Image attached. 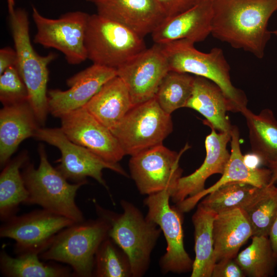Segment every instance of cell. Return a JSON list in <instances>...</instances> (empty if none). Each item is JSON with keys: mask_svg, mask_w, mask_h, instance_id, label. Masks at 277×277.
Listing matches in <instances>:
<instances>
[{"mask_svg": "<svg viewBox=\"0 0 277 277\" xmlns=\"http://www.w3.org/2000/svg\"><path fill=\"white\" fill-rule=\"evenodd\" d=\"M212 8L213 37L263 57L272 34L268 23L277 11V0H213Z\"/></svg>", "mask_w": 277, "mask_h": 277, "instance_id": "obj_1", "label": "cell"}, {"mask_svg": "<svg viewBox=\"0 0 277 277\" xmlns=\"http://www.w3.org/2000/svg\"><path fill=\"white\" fill-rule=\"evenodd\" d=\"M123 210L117 214L95 204L98 216L110 224L108 236L127 255L133 277H141L149 267L151 252L161 233V228L145 217L132 203L121 201Z\"/></svg>", "mask_w": 277, "mask_h": 277, "instance_id": "obj_2", "label": "cell"}, {"mask_svg": "<svg viewBox=\"0 0 277 277\" xmlns=\"http://www.w3.org/2000/svg\"><path fill=\"white\" fill-rule=\"evenodd\" d=\"M39 164L35 168L26 163L22 173L28 197L25 204H36L43 209L67 217L75 223L84 221L82 212L75 203L79 188L87 182L70 184L49 163L45 148H38Z\"/></svg>", "mask_w": 277, "mask_h": 277, "instance_id": "obj_3", "label": "cell"}, {"mask_svg": "<svg viewBox=\"0 0 277 277\" xmlns=\"http://www.w3.org/2000/svg\"><path fill=\"white\" fill-rule=\"evenodd\" d=\"M194 44L185 39L159 44L169 70L202 76L214 82L231 102L234 112H241L247 108V99L242 90L233 85L230 68L223 50L215 47L204 53L197 50Z\"/></svg>", "mask_w": 277, "mask_h": 277, "instance_id": "obj_4", "label": "cell"}, {"mask_svg": "<svg viewBox=\"0 0 277 277\" xmlns=\"http://www.w3.org/2000/svg\"><path fill=\"white\" fill-rule=\"evenodd\" d=\"M10 27L17 54V68L28 92V102L39 125H44L49 112L47 83L48 65L57 57L50 53L38 55L33 49L29 35L27 11L15 9L9 14Z\"/></svg>", "mask_w": 277, "mask_h": 277, "instance_id": "obj_5", "label": "cell"}, {"mask_svg": "<svg viewBox=\"0 0 277 277\" xmlns=\"http://www.w3.org/2000/svg\"><path fill=\"white\" fill-rule=\"evenodd\" d=\"M110 227L108 222L101 216L75 223L60 231L40 258L68 264L73 276H93L96 251L108 236Z\"/></svg>", "mask_w": 277, "mask_h": 277, "instance_id": "obj_6", "label": "cell"}, {"mask_svg": "<svg viewBox=\"0 0 277 277\" xmlns=\"http://www.w3.org/2000/svg\"><path fill=\"white\" fill-rule=\"evenodd\" d=\"M85 45L93 64L116 69L146 49L143 37L97 13L89 16Z\"/></svg>", "mask_w": 277, "mask_h": 277, "instance_id": "obj_7", "label": "cell"}, {"mask_svg": "<svg viewBox=\"0 0 277 277\" xmlns=\"http://www.w3.org/2000/svg\"><path fill=\"white\" fill-rule=\"evenodd\" d=\"M172 129L171 115L163 110L154 97L134 106L111 131L125 155L132 156L163 144Z\"/></svg>", "mask_w": 277, "mask_h": 277, "instance_id": "obj_8", "label": "cell"}, {"mask_svg": "<svg viewBox=\"0 0 277 277\" xmlns=\"http://www.w3.org/2000/svg\"><path fill=\"white\" fill-rule=\"evenodd\" d=\"M90 14L76 11L55 19L43 16L32 7V17L37 32L34 42L61 51L68 64L78 65L87 59L85 39Z\"/></svg>", "mask_w": 277, "mask_h": 277, "instance_id": "obj_9", "label": "cell"}, {"mask_svg": "<svg viewBox=\"0 0 277 277\" xmlns=\"http://www.w3.org/2000/svg\"><path fill=\"white\" fill-rule=\"evenodd\" d=\"M34 137L60 150L61 157L58 160L59 165L56 168L67 180L74 183L87 182V177H91L108 189L103 177L104 169H109L128 176L118 163L107 162L89 149L72 142L60 128L39 127Z\"/></svg>", "mask_w": 277, "mask_h": 277, "instance_id": "obj_10", "label": "cell"}, {"mask_svg": "<svg viewBox=\"0 0 277 277\" xmlns=\"http://www.w3.org/2000/svg\"><path fill=\"white\" fill-rule=\"evenodd\" d=\"M189 147L187 144L177 153L161 144L131 156L129 170L140 193L148 195L166 190L171 194L182 177L181 156Z\"/></svg>", "mask_w": 277, "mask_h": 277, "instance_id": "obj_11", "label": "cell"}, {"mask_svg": "<svg viewBox=\"0 0 277 277\" xmlns=\"http://www.w3.org/2000/svg\"><path fill=\"white\" fill-rule=\"evenodd\" d=\"M75 223L44 209L36 210L19 216L15 214L4 221L0 228V236L15 241L14 251L17 255L27 252L40 254L60 231Z\"/></svg>", "mask_w": 277, "mask_h": 277, "instance_id": "obj_12", "label": "cell"}, {"mask_svg": "<svg viewBox=\"0 0 277 277\" xmlns=\"http://www.w3.org/2000/svg\"><path fill=\"white\" fill-rule=\"evenodd\" d=\"M170 199L166 190L148 195L144 201L148 207L146 218L161 228L166 241V251L160 261L162 270L182 273L192 270L193 261L184 248L180 212L170 206Z\"/></svg>", "mask_w": 277, "mask_h": 277, "instance_id": "obj_13", "label": "cell"}, {"mask_svg": "<svg viewBox=\"0 0 277 277\" xmlns=\"http://www.w3.org/2000/svg\"><path fill=\"white\" fill-rule=\"evenodd\" d=\"M116 70L117 76L127 87L133 106L154 98L162 81L170 71L160 44L155 43Z\"/></svg>", "mask_w": 277, "mask_h": 277, "instance_id": "obj_14", "label": "cell"}, {"mask_svg": "<svg viewBox=\"0 0 277 277\" xmlns=\"http://www.w3.org/2000/svg\"><path fill=\"white\" fill-rule=\"evenodd\" d=\"M60 118V128L70 141L105 161L118 163L125 155L112 132L84 107L70 111Z\"/></svg>", "mask_w": 277, "mask_h": 277, "instance_id": "obj_15", "label": "cell"}, {"mask_svg": "<svg viewBox=\"0 0 277 277\" xmlns=\"http://www.w3.org/2000/svg\"><path fill=\"white\" fill-rule=\"evenodd\" d=\"M117 75L116 69L93 64L67 80V90L48 91V110L60 118L84 107L108 81Z\"/></svg>", "mask_w": 277, "mask_h": 277, "instance_id": "obj_16", "label": "cell"}, {"mask_svg": "<svg viewBox=\"0 0 277 277\" xmlns=\"http://www.w3.org/2000/svg\"><path fill=\"white\" fill-rule=\"evenodd\" d=\"M205 139L206 155L201 166L192 173L181 177L171 193L170 199L176 204L193 197L205 189L206 180L214 174H222L230 154L227 148L231 141V132H219L212 127Z\"/></svg>", "mask_w": 277, "mask_h": 277, "instance_id": "obj_17", "label": "cell"}, {"mask_svg": "<svg viewBox=\"0 0 277 277\" xmlns=\"http://www.w3.org/2000/svg\"><path fill=\"white\" fill-rule=\"evenodd\" d=\"M94 4L97 14L143 37L152 34L167 18L155 0H104Z\"/></svg>", "mask_w": 277, "mask_h": 277, "instance_id": "obj_18", "label": "cell"}, {"mask_svg": "<svg viewBox=\"0 0 277 277\" xmlns=\"http://www.w3.org/2000/svg\"><path fill=\"white\" fill-rule=\"evenodd\" d=\"M213 0H201L188 10L166 19L152 33L155 44L185 39L194 43L211 34Z\"/></svg>", "mask_w": 277, "mask_h": 277, "instance_id": "obj_19", "label": "cell"}, {"mask_svg": "<svg viewBox=\"0 0 277 277\" xmlns=\"http://www.w3.org/2000/svg\"><path fill=\"white\" fill-rule=\"evenodd\" d=\"M231 153L229 161L220 179L214 185L193 197H188L176 204V209L181 213L193 209L203 197L220 186L231 182H243L258 187L269 184L271 172L268 168L251 167L245 162L240 148V132L238 128L232 126L231 131Z\"/></svg>", "mask_w": 277, "mask_h": 277, "instance_id": "obj_20", "label": "cell"}, {"mask_svg": "<svg viewBox=\"0 0 277 277\" xmlns=\"http://www.w3.org/2000/svg\"><path fill=\"white\" fill-rule=\"evenodd\" d=\"M28 101L5 105L0 111V164L9 162L24 140L34 137L39 128Z\"/></svg>", "mask_w": 277, "mask_h": 277, "instance_id": "obj_21", "label": "cell"}, {"mask_svg": "<svg viewBox=\"0 0 277 277\" xmlns=\"http://www.w3.org/2000/svg\"><path fill=\"white\" fill-rule=\"evenodd\" d=\"M187 108L194 109L204 116L209 126L219 132L231 131L232 126L226 115L234 112L233 106L221 88L210 80L195 76L191 94Z\"/></svg>", "mask_w": 277, "mask_h": 277, "instance_id": "obj_22", "label": "cell"}, {"mask_svg": "<svg viewBox=\"0 0 277 277\" xmlns=\"http://www.w3.org/2000/svg\"><path fill=\"white\" fill-rule=\"evenodd\" d=\"M212 232L216 262L234 259L241 246L253 235L251 224L240 208L216 214Z\"/></svg>", "mask_w": 277, "mask_h": 277, "instance_id": "obj_23", "label": "cell"}, {"mask_svg": "<svg viewBox=\"0 0 277 277\" xmlns=\"http://www.w3.org/2000/svg\"><path fill=\"white\" fill-rule=\"evenodd\" d=\"M133 106L127 87L117 75L83 107L112 131Z\"/></svg>", "mask_w": 277, "mask_h": 277, "instance_id": "obj_24", "label": "cell"}, {"mask_svg": "<svg viewBox=\"0 0 277 277\" xmlns=\"http://www.w3.org/2000/svg\"><path fill=\"white\" fill-rule=\"evenodd\" d=\"M241 113L246 121L253 154L268 167L277 161V119L269 109L256 114L246 108Z\"/></svg>", "mask_w": 277, "mask_h": 277, "instance_id": "obj_25", "label": "cell"}, {"mask_svg": "<svg viewBox=\"0 0 277 277\" xmlns=\"http://www.w3.org/2000/svg\"><path fill=\"white\" fill-rule=\"evenodd\" d=\"M215 215L200 203L192 217L194 227L195 259L191 277H211L216 262L212 232Z\"/></svg>", "mask_w": 277, "mask_h": 277, "instance_id": "obj_26", "label": "cell"}, {"mask_svg": "<svg viewBox=\"0 0 277 277\" xmlns=\"http://www.w3.org/2000/svg\"><path fill=\"white\" fill-rule=\"evenodd\" d=\"M28 159L23 152L9 161L0 175V218L4 222L15 215L21 204L25 203L28 197L20 168Z\"/></svg>", "mask_w": 277, "mask_h": 277, "instance_id": "obj_27", "label": "cell"}, {"mask_svg": "<svg viewBox=\"0 0 277 277\" xmlns=\"http://www.w3.org/2000/svg\"><path fill=\"white\" fill-rule=\"evenodd\" d=\"M2 274L8 277H69L73 276L69 268L54 264H46L39 259V254L27 252L16 257L4 251L0 254Z\"/></svg>", "mask_w": 277, "mask_h": 277, "instance_id": "obj_28", "label": "cell"}, {"mask_svg": "<svg viewBox=\"0 0 277 277\" xmlns=\"http://www.w3.org/2000/svg\"><path fill=\"white\" fill-rule=\"evenodd\" d=\"M252 229L253 235L268 236L277 218V187H259L243 209Z\"/></svg>", "mask_w": 277, "mask_h": 277, "instance_id": "obj_29", "label": "cell"}, {"mask_svg": "<svg viewBox=\"0 0 277 277\" xmlns=\"http://www.w3.org/2000/svg\"><path fill=\"white\" fill-rule=\"evenodd\" d=\"M247 248L235 260L246 276L269 277L273 275L277 265V255L268 236L253 235Z\"/></svg>", "mask_w": 277, "mask_h": 277, "instance_id": "obj_30", "label": "cell"}, {"mask_svg": "<svg viewBox=\"0 0 277 277\" xmlns=\"http://www.w3.org/2000/svg\"><path fill=\"white\" fill-rule=\"evenodd\" d=\"M194 76L190 74L169 71L162 81L155 98L160 107L170 114L185 107L191 94Z\"/></svg>", "mask_w": 277, "mask_h": 277, "instance_id": "obj_31", "label": "cell"}, {"mask_svg": "<svg viewBox=\"0 0 277 277\" xmlns=\"http://www.w3.org/2000/svg\"><path fill=\"white\" fill-rule=\"evenodd\" d=\"M258 188L243 182L228 183L208 194L200 204L216 214L243 209Z\"/></svg>", "mask_w": 277, "mask_h": 277, "instance_id": "obj_32", "label": "cell"}, {"mask_svg": "<svg viewBox=\"0 0 277 277\" xmlns=\"http://www.w3.org/2000/svg\"><path fill=\"white\" fill-rule=\"evenodd\" d=\"M93 276H132L129 259L109 236L99 246L95 256Z\"/></svg>", "mask_w": 277, "mask_h": 277, "instance_id": "obj_33", "label": "cell"}, {"mask_svg": "<svg viewBox=\"0 0 277 277\" xmlns=\"http://www.w3.org/2000/svg\"><path fill=\"white\" fill-rule=\"evenodd\" d=\"M0 100L4 106L28 101V92L16 65L0 74Z\"/></svg>", "mask_w": 277, "mask_h": 277, "instance_id": "obj_34", "label": "cell"}, {"mask_svg": "<svg viewBox=\"0 0 277 277\" xmlns=\"http://www.w3.org/2000/svg\"><path fill=\"white\" fill-rule=\"evenodd\" d=\"M245 273L234 259L219 261L215 264L211 277H245Z\"/></svg>", "mask_w": 277, "mask_h": 277, "instance_id": "obj_35", "label": "cell"}, {"mask_svg": "<svg viewBox=\"0 0 277 277\" xmlns=\"http://www.w3.org/2000/svg\"><path fill=\"white\" fill-rule=\"evenodd\" d=\"M165 12L171 18L192 8L201 0H155Z\"/></svg>", "mask_w": 277, "mask_h": 277, "instance_id": "obj_36", "label": "cell"}, {"mask_svg": "<svg viewBox=\"0 0 277 277\" xmlns=\"http://www.w3.org/2000/svg\"><path fill=\"white\" fill-rule=\"evenodd\" d=\"M17 65V54L15 49L5 47L0 50V74L8 68Z\"/></svg>", "mask_w": 277, "mask_h": 277, "instance_id": "obj_37", "label": "cell"}, {"mask_svg": "<svg viewBox=\"0 0 277 277\" xmlns=\"http://www.w3.org/2000/svg\"><path fill=\"white\" fill-rule=\"evenodd\" d=\"M268 238L273 251L277 255V218L272 225Z\"/></svg>", "mask_w": 277, "mask_h": 277, "instance_id": "obj_38", "label": "cell"}, {"mask_svg": "<svg viewBox=\"0 0 277 277\" xmlns=\"http://www.w3.org/2000/svg\"><path fill=\"white\" fill-rule=\"evenodd\" d=\"M268 168L271 170V176L269 184H275L277 182V161L270 164Z\"/></svg>", "mask_w": 277, "mask_h": 277, "instance_id": "obj_39", "label": "cell"}, {"mask_svg": "<svg viewBox=\"0 0 277 277\" xmlns=\"http://www.w3.org/2000/svg\"><path fill=\"white\" fill-rule=\"evenodd\" d=\"M7 5H8V9L9 13L11 14L12 13L14 10V6H15V1L14 0H7Z\"/></svg>", "mask_w": 277, "mask_h": 277, "instance_id": "obj_40", "label": "cell"}, {"mask_svg": "<svg viewBox=\"0 0 277 277\" xmlns=\"http://www.w3.org/2000/svg\"><path fill=\"white\" fill-rule=\"evenodd\" d=\"M87 1L89 2H91V3H93L95 4V3H97V2L102 1H104V0H87Z\"/></svg>", "mask_w": 277, "mask_h": 277, "instance_id": "obj_41", "label": "cell"}, {"mask_svg": "<svg viewBox=\"0 0 277 277\" xmlns=\"http://www.w3.org/2000/svg\"><path fill=\"white\" fill-rule=\"evenodd\" d=\"M271 33H272V34H274L276 36H277V30L272 31Z\"/></svg>", "mask_w": 277, "mask_h": 277, "instance_id": "obj_42", "label": "cell"}]
</instances>
